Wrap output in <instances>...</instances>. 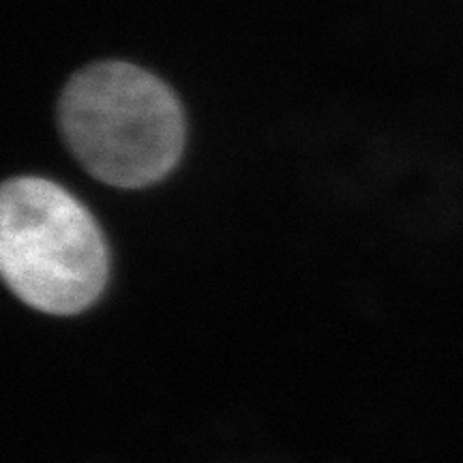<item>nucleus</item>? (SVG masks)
<instances>
[{"label":"nucleus","mask_w":463,"mask_h":463,"mask_svg":"<svg viewBox=\"0 0 463 463\" xmlns=\"http://www.w3.org/2000/svg\"><path fill=\"white\" fill-rule=\"evenodd\" d=\"M108 269L99 225L73 195L45 178L5 183L0 270L17 298L45 314H80L99 298Z\"/></svg>","instance_id":"obj_2"},{"label":"nucleus","mask_w":463,"mask_h":463,"mask_svg":"<svg viewBox=\"0 0 463 463\" xmlns=\"http://www.w3.org/2000/svg\"><path fill=\"white\" fill-rule=\"evenodd\" d=\"M58 123L73 157L97 181L140 189L161 181L181 159L183 109L157 75L108 61L69 80Z\"/></svg>","instance_id":"obj_1"}]
</instances>
